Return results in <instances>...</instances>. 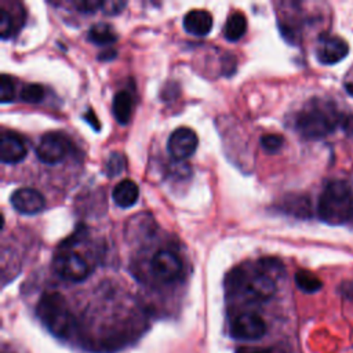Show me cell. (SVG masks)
Returning <instances> with one entry per match:
<instances>
[{
  "label": "cell",
  "mask_w": 353,
  "mask_h": 353,
  "mask_svg": "<svg viewBox=\"0 0 353 353\" xmlns=\"http://www.w3.org/2000/svg\"><path fill=\"white\" fill-rule=\"evenodd\" d=\"M341 114L332 101L312 98L295 116V128L306 139H320L331 134Z\"/></svg>",
  "instance_id": "obj_1"
},
{
  "label": "cell",
  "mask_w": 353,
  "mask_h": 353,
  "mask_svg": "<svg viewBox=\"0 0 353 353\" xmlns=\"http://www.w3.org/2000/svg\"><path fill=\"white\" fill-rule=\"evenodd\" d=\"M36 314L43 325L55 336L68 339L77 328V321L70 312L66 299L59 292H44L36 306Z\"/></svg>",
  "instance_id": "obj_2"
},
{
  "label": "cell",
  "mask_w": 353,
  "mask_h": 353,
  "mask_svg": "<svg viewBox=\"0 0 353 353\" xmlns=\"http://www.w3.org/2000/svg\"><path fill=\"white\" fill-rule=\"evenodd\" d=\"M317 214L328 225H342L353 215V192L343 181H331L323 189Z\"/></svg>",
  "instance_id": "obj_3"
},
{
  "label": "cell",
  "mask_w": 353,
  "mask_h": 353,
  "mask_svg": "<svg viewBox=\"0 0 353 353\" xmlns=\"http://www.w3.org/2000/svg\"><path fill=\"white\" fill-rule=\"evenodd\" d=\"M230 280L232 288L239 290L245 298L251 301H266L276 292L274 279L258 266L252 273L234 270Z\"/></svg>",
  "instance_id": "obj_4"
},
{
  "label": "cell",
  "mask_w": 353,
  "mask_h": 353,
  "mask_svg": "<svg viewBox=\"0 0 353 353\" xmlns=\"http://www.w3.org/2000/svg\"><path fill=\"white\" fill-rule=\"evenodd\" d=\"M52 266L58 276L74 283L85 280L91 272L87 259L74 251H65L57 255Z\"/></svg>",
  "instance_id": "obj_5"
},
{
  "label": "cell",
  "mask_w": 353,
  "mask_h": 353,
  "mask_svg": "<svg viewBox=\"0 0 353 353\" xmlns=\"http://www.w3.org/2000/svg\"><path fill=\"white\" fill-rule=\"evenodd\" d=\"M183 269L181 256L168 248H161L154 252L150 259V270L153 276L163 283L175 281Z\"/></svg>",
  "instance_id": "obj_6"
},
{
  "label": "cell",
  "mask_w": 353,
  "mask_h": 353,
  "mask_svg": "<svg viewBox=\"0 0 353 353\" xmlns=\"http://www.w3.org/2000/svg\"><path fill=\"white\" fill-rule=\"evenodd\" d=\"M266 323L265 320L252 312H244L237 314L230 324V335L234 339L255 341L265 335Z\"/></svg>",
  "instance_id": "obj_7"
},
{
  "label": "cell",
  "mask_w": 353,
  "mask_h": 353,
  "mask_svg": "<svg viewBox=\"0 0 353 353\" xmlns=\"http://www.w3.org/2000/svg\"><path fill=\"white\" fill-rule=\"evenodd\" d=\"M69 150V142L62 134L48 132L43 135L36 146V156L44 164H58L65 159Z\"/></svg>",
  "instance_id": "obj_8"
},
{
  "label": "cell",
  "mask_w": 353,
  "mask_h": 353,
  "mask_svg": "<svg viewBox=\"0 0 353 353\" xmlns=\"http://www.w3.org/2000/svg\"><path fill=\"white\" fill-rule=\"evenodd\" d=\"M199 145L196 132L189 127H179L171 132L167 141V150L176 161H183L194 154Z\"/></svg>",
  "instance_id": "obj_9"
},
{
  "label": "cell",
  "mask_w": 353,
  "mask_h": 353,
  "mask_svg": "<svg viewBox=\"0 0 353 353\" xmlns=\"http://www.w3.org/2000/svg\"><path fill=\"white\" fill-rule=\"evenodd\" d=\"M349 52L347 43L332 34H323L316 46V57L323 65H334L341 62Z\"/></svg>",
  "instance_id": "obj_10"
},
{
  "label": "cell",
  "mask_w": 353,
  "mask_h": 353,
  "mask_svg": "<svg viewBox=\"0 0 353 353\" xmlns=\"http://www.w3.org/2000/svg\"><path fill=\"white\" fill-rule=\"evenodd\" d=\"M10 203L17 212L23 215L39 214L46 205L44 196L33 188L15 189L10 196Z\"/></svg>",
  "instance_id": "obj_11"
},
{
  "label": "cell",
  "mask_w": 353,
  "mask_h": 353,
  "mask_svg": "<svg viewBox=\"0 0 353 353\" xmlns=\"http://www.w3.org/2000/svg\"><path fill=\"white\" fill-rule=\"evenodd\" d=\"M28 149L23 139L11 131L0 135V160L4 164H17L26 157Z\"/></svg>",
  "instance_id": "obj_12"
},
{
  "label": "cell",
  "mask_w": 353,
  "mask_h": 353,
  "mask_svg": "<svg viewBox=\"0 0 353 353\" xmlns=\"http://www.w3.org/2000/svg\"><path fill=\"white\" fill-rule=\"evenodd\" d=\"M183 29L193 36H205L212 29V17L205 10H190L183 17Z\"/></svg>",
  "instance_id": "obj_13"
},
{
  "label": "cell",
  "mask_w": 353,
  "mask_h": 353,
  "mask_svg": "<svg viewBox=\"0 0 353 353\" xmlns=\"http://www.w3.org/2000/svg\"><path fill=\"white\" fill-rule=\"evenodd\" d=\"M139 197V189L131 179L120 181L112 190V199L120 208L132 207Z\"/></svg>",
  "instance_id": "obj_14"
},
{
  "label": "cell",
  "mask_w": 353,
  "mask_h": 353,
  "mask_svg": "<svg viewBox=\"0 0 353 353\" xmlns=\"http://www.w3.org/2000/svg\"><path fill=\"white\" fill-rule=\"evenodd\" d=\"M112 112L119 124H127L132 114V97L127 91H119L112 101Z\"/></svg>",
  "instance_id": "obj_15"
},
{
  "label": "cell",
  "mask_w": 353,
  "mask_h": 353,
  "mask_svg": "<svg viewBox=\"0 0 353 353\" xmlns=\"http://www.w3.org/2000/svg\"><path fill=\"white\" fill-rule=\"evenodd\" d=\"M247 30V19L241 12H233L228 17L223 26V37L228 41L240 40Z\"/></svg>",
  "instance_id": "obj_16"
},
{
  "label": "cell",
  "mask_w": 353,
  "mask_h": 353,
  "mask_svg": "<svg viewBox=\"0 0 353 353\" xmlns=\"http://www.w3.org/2000/svg\"><path fill=\"white\" fill-rule=\"evenodd\" d=\"M87 37L91 43H94L97 46H108L117 40V34H116L114 29L109 23H105V22L92 25L88 29Z\"/></svg>",
  "instance_id": "obj_17"
},
{
  "label": "cell",
  "mask_w": 353,
  "mask_h": 353,
  "mask_svg": "<svg viewBox=\"0 0 353 353\" xmlns=\"http://www.w3.org/2000/svg\"><path fill=\"white\" fill-rule=\"evenodd\" d=\"M295 284L301 291L307 292V294L317 292L323 287L321 280L316 274H313L309 270H303V269L298 270L295 273Z\"/></svg>",
  "instance_id": "obj_18"
},
{
  "label": "cell",
  "mask_w": 353,
  "mask_h": 353,
  "mask_svg": "<svg viewBox=\"0 0 353 353\" xmlns=\"http://www.w3.org/2000/svg\"><path fill=\"white\" fill-rule=\"evenodd\" d=\"M21 101L28 102V103H39L44 98V88L40 84H26L21 90Z\"/></svg>",
  "instance_id": "obj_19"
},
{
  "label": "cell",
  "mask_w": 353,
  "mask_h": 353,
  "mask_svg": "<svg viewBox=\"0 0 353 353\" xmlns=\"http://www.w3.org/2000/svg\"><path fill=\"white\" fill-rule=\"evenodd\" d=\"M284 143V138L279 134H265L261 137V146L268 153H276L281 149Z\"/></svg>",
  "instance_id": "obj_20"
},
{
  "label": "cell",
  "mask_w": 353,
  "mask_h": 353,
  "mask_svg": "<svg viewBox=\"0 0 353 353\" xmlns=\"http://www.w3.org/2000/svg\"><path fill=\"white\" fill-rule=\"evenodd\" d=\"M14 97H15L14 81L11 80L10 76L3 74L1 79H0V99H1V103L12 102Z\"/></svg>",
  "instance_id": "obj_21"
},
{
  "label": "cell",
  "mask_w": 353,
  "mask_h": 353,
  "mask_svg": "<svg viewBox=\"0 0 353 353\" xmlns=\"http://www.w3.org/2000/svg\"><path fill=\"white\" fill-rule=\"evenodd\" d=\"M123 170H124V157L120 153H112L105 165V171L108 176L113 178L119 175Z\"/></svg>",
  "instance_id": "obj_22"
},
{
  "label": "cell",
  "mask_w": 353,
  "mask_h": 353,
  "mask_svg": "<svg viewBox=\"0 0 353 353\" xmlns=\"http://www.w3.org/2000/svg\"><path fill=\"white\" fill-rule=\"evenodd\" d=\"M102 3H103V0H83V1H74L73 4L80 12L92 14L102 8Z\"/></svg>",
  "instance_id": "obj_23"
},
{
  "label": "cell",
  "mask_w": 353,
  "mask_h": 353,
  "mask_svg": "<svg viewBox=\"0 0 353 353\" xmlns=\"http://www.w3.org/2000/svg\"><path fill=\"white\" fill-rule=\"evenodd\" d=\"M125 4H127L125 1H119V0H103L101 10L106 15H116L125 7Z\"/></svg>",
  "instance_id": "obj_24"
},
{
  "label": "cell",
  "mask_w": 353,
  "mask_h": 353,
  "mask_svg": "<svg viewBox=\"0 0 353 353\" xmlns=\"http://www.w3.org/2000/svg\"><path fill=\"white\" fill-rule=\"evenodd\" d=\"M237 353H285L279 347H244Z\"/></svg>",
  "instance_id": "obj_25"
},
{
  "label": "cell",
  "mask_w": 353,
  "mask_h": 353,
  "mask_svg": "<svg viewBox=\"0 0 353 353\" xmlns=\"http://www.w3.org/2000/svg\"><path fill=\"white\" fill-rule=\"evenodd\" d=\"M339 292L349 301H353V280H345L339 285Z\"/></svg>",
  "instance_id": "obj_26"
},
{
  "label": "cell",
  "mask_w": 353,
  "mask_h": 353,
  "mask_svg": "<svg viewBox=\"0 0 353 353\" xmlns=\"http://www.w3.org/2000/svg\"><path fill=\"white\" fill-rule=\"evenodd\" d=\"M343 130L347 135L353 137V114L352 116H347L345 120H343Z\"/></svg>",
  "instance_id": "obj_27"
},
{
  "label": "cell",
  "mask_w": 353,
  "mask_h": 353,
  "mask_svg": "<svg viewBox=\"0 0 353 353\" xmlns=\"http://www.w3.org/2000/svg\"><path fill=\"white\" fill-rule=\"evenodd\" d=\"M114 54H116V51H106V52H102V54H99L98 59H101V61H105V59H110V58H114Z\"/></svg>",
  "instance_id": "obj_28"
},
{
  "label": "cell",
  "mask_w": 353,
  "mask_h": 353,
  "mask_svg": "<svg viewBox=\"0 0 353 353\" xmlns=\"http://www.w3.org/2000/svg\"><path fill=\"white\" fill-rule=\"evenodd\" d=\"M1 353H12V352H11V350H8V349L4 346V347H3V350H1Z\"/></svg>",
  "instance_id": "obj_29"
},
{
  "label": "cell",
  "mask_w": 353,
  "mask_h": 353,
  "mask_svg": "<svg viewBox=\"0 0 353 353\" xmlns=\"http://www.w3.org/2000/svg\"><path fill=\"white\" fill-rule=\"evenodd\" d=\"M352 186H353V176H352ZM352 192H353V188H352Z\"/></svg>",
  "instance_id": "obj_30"
}]
</instances>
